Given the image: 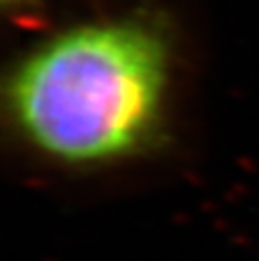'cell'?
<instances>
[{"label":"cell","instance_id":"cell-1","mask_svg":"<svg viewBox=\"0 0 259 261\" xmlns=\"http://www.w3.org/2000/svg\"><path fill=\"white\" fill-rule=\"evenodd\" d=\"M167 86V47L145 22L61 33L33 51L10 82L20 133L63 163H104L143 147Z\"/></svg>","mask_w":259,"mask_h":261},{"label":"cell","instance_id":"cell-2","mask_svg":"<svg viewBox=\"0 0 259 261\" xmlns=\"http://www.w3.org/2000/svg\"><path fill=\"white\" fill-rule=\"evenodd\" d=\"M14 2H16V0H14Z\"/></svg>","mask_w":259,"mask_h":261}]
</instances>
